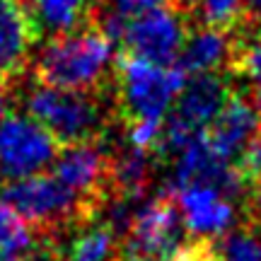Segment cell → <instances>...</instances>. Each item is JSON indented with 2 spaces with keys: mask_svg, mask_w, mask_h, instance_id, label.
<instances>
[{
  "mask_svg": "<svg viewBox=\"0 0 261 261\" xmlns=\"http://www.w3.org/2000/svg\"><path fill=\"white\" fill-rule=\"evenodd\" d=\"M254 107H256V109H259L261 112V85H256V90H254Z\"/></svg>",
  "mask_w": 261,
  "mask_h": 261,
  "instance_id": "26",
  "label": "cell"
},
{
  "mask_svg": "<svg viewBox=\"0 0 261 261\" xmlns=\"http://www.w3.org/2000/svg\"><path fill=\"white\" fill-rule=\"evenodd\" d=\"M218 252L223 261H261V232L254 227H242L227 234Z\"/></svg>",
  "mask_w": 261,
  "mask_h": 261,
  "instance_id": "20",
  "label": "cell"
},
{
  "mask_svg": "<svg viewBox=\"0 0 261 261\" xmlns=\"http://www.w3.org/2000/svg\"><path fill=\"white\" fill-rule=\"evenodd\" d=\"M242 8L247 19H261V0H242Z\"/></svg>",
  "mask_w": 261,
  "mask_h": 261,
  "instance_id": "25",
  "label": "cell"
},
{
  "mask_svg": "<svg viewBox=\"0 0 261 261\" xmlns=\"http://www.w3.org/2000/svg\"><path fill=\"white\" fill-rule=\"evenodd\" d=\"M256 128H259V109L254 107L252 99L232 92L223 104V109L215 114L213 121L201 130V136L218 158L232 162L249 145Z\"/></svg>",
  "mask_w": 261,
  "mask_h": 261,
  "instance_id": "11",
  "label": "cell"
},
{
  "mask_svg": "<svg viewBox=\"0 0 261 261\" xmlns=\"http://www.w3.org/2000/svg\"><path fill=\"white\" fill-rule=\"evenodd\" d=\"M191 240L177 201L162 191L133 211L114 261H174Z\"/></svg>",
  "mask_w": 261,
  "mask_h": 261,
  "instance_id": "5",
  "label": "cell"
},
{
  "mask_svg": "<svg viewBox=\"0 0 261 261\" xmlns=\"http://www.w3.org/2000/svg\"><path fill=\"white\" fill-rule=\"evenodd\" d=\"M51 174L99 211L114 198V152L104 140L61 145L51 162Z\"/></svg>",
  "mask_w": 261,
  "mask_h": 261,
  "instance_id": "7",
  "label": "cell"
},
{
  "mask_svg": "<svg viewBox=\"0 0 261 261\" xmlns=\"http://www.w3.org/2000/svg\"><path fill=\"white\" fill-rule=\"evenodd\" d=\"M58 237L37 232L0 201V261H56Z\"/></svg>",
  "mask_w": 261,
  "mask_h": 261,
  "instance_id": "14",
  "label": "cell"
},
{
  "mask_svg": "<svg viewBox=\"0 0 261 261\" xmlns=\"http://www.w3.org/2000/svg\"><path fill=\"white\" fill-rule=\"evenodd\" d=\"M37 41L39 32L27 0H0V83L15 85L24 75Z\"/></svg>",
  "mask_w": 261,
  "mask_h": 261,
  "instance_id": "10",
  "label": "cell"
},
{
  "mask_svg": "<svg viewBox=\"0 0 261 261\" xmlns=\"http://www.w3.org/2000/svg\"><path fill=\"white\" fill-rule=\"evenodd\" d=\"M237 169L244 179V189H252L256 196H261V121L249 145L237 158Z\"/></svg>",
  "mask_w": 261,
  "mask_h": 261,
  "instance_id": "21",
  "label": "cell"
},
{
  "mask_svg": "<svg viewBox=\"0 0 261 261\" xmlns=\"http://www.w3.org/2000/svg\"><path fill=\"white\" fill-rule=\"evenodd\" d=\"M27 114L58 140V145L104 140L116 119L109 90L75 92L39 83L27 94Z\"/></svg>",
  "mask_w": 261,
  "mask_h": 261,
  "instance_id": "3",
  "label": "cell"
},
{
  "mask_svg": "<svg viewBox=\"0 0 261 261\" xmlns=\"http://www.w3.org/2000/svg\"><path fill=\"white\" fill-rule=\"evenodd\" d=\"M230 94H232V85L227 80V75H223V70L201 73L191 80L187 77L181 92L177 94V104L169 119H174L194 133H201L215 119V114L223 109Z\"/></svg>",
  "mask_w": 261,
  "mask_h": 261,
  "instance_id": "12",
  "label": "cell"
},
{
  "mask_svg": "<svg viewBox=\"0 0 261 261\" xmlns=\"http://www.w3.org/2000/svg\"><path fill=\"white\" fill-rule=\"evenodd\" d=\"M189 27V19L172 5L150 10L126 22L119 51L158 65H174Z\"/></svg>",
  "mask_w": 261,
  "mask_h": 261,
  "instance_id": "8",
  "label": "cell"
},
{
  "mask_svg": "<svg viewBox=\"0 0 261 261\" xmlns=\"http://www.w3.org/2000/svg\"><path fill=\"white\" fill-rule=\"evenodd\" d=\"M177 201L187 232L194 240H215L225 234L234 223V203L230 196L211 184H184L167 189Z\"/></svg>",
  "mask_w": 261,
  "mask_h": 261,
  "instance_id": "9",
  "label": "cell"
},
{
  "mask_svg": "<svg viewBox=\"0 0 261 261\" xmlns=\"http://www.w3.org/2000/svg\"><path fill=\"white\" fill-rule=\"evenodd\" d=\"M174 8L196 27H211L232 32L242 24V0H174Z\"/></svg>",
  "mask_w": 261,
  "mask_h": 261,
  "instance_id": "18",
  "label": "cell"
},
{
  "mask_svg": "<svg viewBox=\"0 0 261 261\" xmlns=\"http://www.w3.org/2000/svg\"><path fill=\"white\" fill-rule=\"evenodd\" d=\"M227 70L261 85V27H256V32H249V34H234V48Z\"/></svg>",
  "mask_w": 261,
  "mask_h": 261,
  "instance_id": "19",
  "label": "cell"
},
{
  "mask_svg": "<svg viewBox=\"0 0 261 261\" xmlns=\"http://www.w3.org/2000/svg\"><path fill=\"white\" fill-rule=\"evenodd\" d=\"M232 48H234L232 32L211 29V27H194L191 24L174 65L184 75L227 70L230 58H232Z\"/></svg>",
  "mask_w": 261,
  "mask_h": 261,
  "instance_id": "13",
  "label": "cell"
},
{
  "mask_svg": "<svg viewBox=\"0 0 261 261\" xmlns=\"http://www.w3.org/2000/svg\"><path fill=\"white\" fill-rule=\"evenodd\" d=\"M12 94H15V85L0 83V119L8 114L10 102H12Z\"/></svg>",
  "mask_w": 261,
  "mask_h": 261,
  "instance_id": "24",
  "label": "cell"
},
{
  "mask_svg": "<svg viewBox=\"0 0 261 261\" xmlns=\"http://www.w3.org/2000/svg\"><path fill=\"white\" fill-rule=\"evenodd\" d=\"M152 167H158L152 152L130 143L126 150L114 152V198L140 201L152 184Z\"/></svg>",
  "mask_w": 261,
  "mask_h": 261,
  "instance_id": "16",
  "label": "cell"
},
{
  "mask_svg": "<svg viewBox=\"0 0 261 261\" xmlns=\"http://www.w3.org/2000/svg\"><path fill=\"white\" fill-rule=\"evenodd\" d=\"M119 247V234L107 220H92L73 230L70 242L61 247L58 240L56 261H114Z\"/></svg>",
  "mask_w": 261,
  "mask_h": 261,
  "instance_id": "17",
  "label": "cell"
},
{
  "mask_svg": "<svg viewBox=\"0 0 261 261\" xmlns=\"http://www.w3.org/2000/svg\"><path fill=\"white\" fill-rule=\"evenodd\" d=\"M58 150V140L29 114H5L0 119V179L12 181L46 172Z\"/></svg>",
  "mask_w": 261,
  "mask_h": 261,
  "instance_id": "6",
  "label": "cell"
},
{
  "mask_svg": "<svg viewBox=\"0 0 261 261\" xmlns=\"http://www.w3.org/2000/svg\"><path fill=\"white\" fill-rule=\"evenodd\" d=\"M114 44L94 19L83 27L48 37L32 65L34 80L46 87L75 92H104L112 85Z\"/></svg>",
  "mask_w": 261,
  "mask_h": 261,
  "instance_id": "1",
  "label": "cell"
},
{
  "mask_svg": "<svg viewBox=\"0 0 261 261\" xmlns=\"http://www.w3.org/2000/svg\"><path fill=\"white\" fill-rule=\"evenodd\" d=\"M94 5L97 0H27L39 39L56 37L83 27L92 15Z\"/></svg>",
  "mask_w": 261,
  "mask_h": 261,
  "instance_id": "15",
  "label": "cell"
},
{
  "mask_svg": "<svg viewBox=\"0 0 261 261\" xmlns=\"http://www.w3.org/2000/svg\"><path fill=\"white\" fill-rule=\"evenodd\" d=\"M174 8V0H112V8L116 15H121L123 19H133L138 15H145L150 10L158 8Z\"/></svg>",
  "mask_w": 261,
  "mask_h": 261,
  "instance_id": "22",
  "label": "cell"
},
{
  "mask_svg": "<svg viewBox=\"0 0 261 261\" xmlns=\"http://www.w3.org/2000/svg\"><path fill=\"white\" fill-rule=\"evenodd\" d=\"M174 261H223L220 252L215 247V240H191L187 249L179 254Z\"/></svg>",
  "mask_w": 261,
  "mask_h": 261,
  "instance_id": "23",
  "label": "cell"
},
{
  "mask_svg": "<svg viewBox=\"0 0 261 261\" xmlns=\"http://www.w3.org/2000/svg\"><path fill=\"white\" fill-rule=\"evenodd\" d=\"M184 83L187 75L177 65H158L119 51L109 85L114 114L123 128L145 119L162 121Z\"/></svg>",
  "mask_w": 261,
  "mask_h": 261,
  "instance_id": "4",
  "label": "cell"
},
{
  "mask_svg": "<svg viewBox=\"0 0 261 261\" xmlns=\"http://www.w3.org/2000/svg\"><path fill=\"white\" fill-rule=\"evenodd\" d=\"M0 201L24 218L37 232L61 237L97 220L102 211L51 172H39L0 184Z\"/></svg>",
  "mask_w": 261,
  "mask_h": 261,
  "instance_id": "2",
  "label": "cell"
}]
</instances>
